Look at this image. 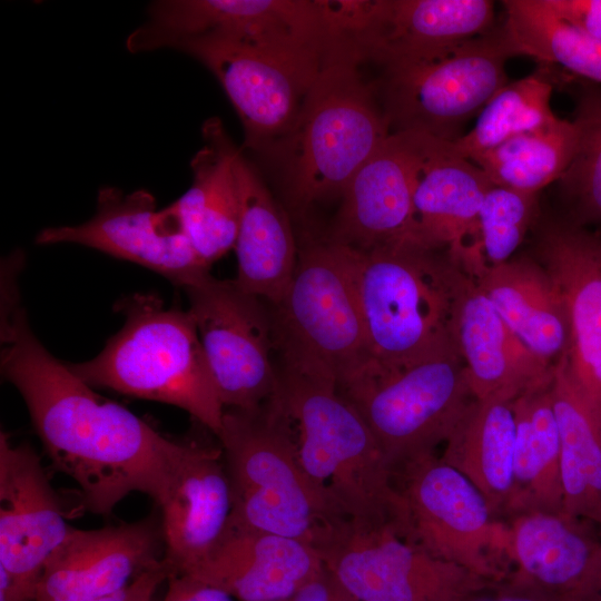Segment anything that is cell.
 <instances>
[{
	"label": "cell",
	"instance_id": "cell-1",
	"mask_svg": "<svg viewBox=\"0 0 601 601\" xmlns=\"http://www.w3.org/2000/svg\"><path fill=\"white\" fill-rule=\"evenodd\" d=\"M1 373L21 394L57 472L75 481L83 508L109 515L132 492L161 502L188 442L167 439L55 358L23 309L4 305Z\"/></svg>",
	"mask_w": 601,
	"mask_h": 601
},
{
	"label": "cell",
	"instance_id": "cell-2",
	"mask_svg": "<svg viewBox=\"0 0 601 601\" xmlns=\"http://www.w3.org/2000/svg\"><path fill=\"white\" fill-rule=\"evenodd\" d=\"M276 343L283 362L277 395L296 426L302 466L334 516L361 528H387L412 541L394 471L358 411L325 366Z\"/></svg>",
	"mask_w": 601,
	"mask_h": 601
},
{
	"label": "cell",
	"instance_id": "cell-3",
	"mask_svg": "<svg viewBox=\"0 0 601 601\" xmlns=\"http://www.w3.org/2000/svg\"><path fill=\"white\" fill-rule=\"evenodd\" d=\"M116 308L126 317L121 329L96 357L68 367L92 387L185 410L217 436L225 407L189 311L166 307L155 294Z\"/></svg>",
	"mask_w": 601,
	"mask_h": 601
},
{
	"label": "cell",
	"instance_id": "cell-4",
	"mask_svg": "<svg viewBox=\"0 0 601 601\" xmlns=\"http://www.w3.org/2000/svg\"><path fill=\"white\" fill-rule=\"evenodd\" d=\"M354 254L368 367L401 368L453 345L452 308L466 273L446 250L406 239Z\"/></svg>",
	"mask_w": 601,
	"mask_h": 601
},
{
	"label": "cell",
	"instance_id": "cell-5",
	"mask_svg": "<svg viewBox=\"0 0 601 601\" xmlns=\"http://www.w3.org/2000/svg\"><path fill=\"white\" fill-rule=\"evenodd\" d=\"M293 426L277 392L254 408H225L217 437L233 494L228 528L313 546L337 518L302 466Z\"/></svg>",
	"mask_w": 601,
	"mask_h": 601
},
{
	"label": "cell",
	"instance_id": "cell-6",
	"mask_svg": "<svg viewBox=\"0 0 601 601\" xmlns=\"http://www.w3.org/2000/svg\"><path fill=\"white\" fill-rule=\"evenodd\" d=\"M348 50L331 52L312 85L299 118L283 140L290 201L306 208L341 196L357 170L392 134L375 86Z\"/></svg>",
	"mask_w": 601,
	"mask_h": 601
},
{
	"label": "cell",
	"instance_id": "cell-7",
	"mask_svg": "<svg viewBox=\"0 0 601 601\" xmlns=\"http://www.w3.org/2000/svg\"><path fill=\"white\" fill-rule=\"evenodd\" d=\"M395 471L445 443L474 398L454 345L401 368H367L338 388Z\"/></svg>",
	"mask_w": 601,
	"mask_h": 601
},
{
	"label": "cell",
	"instance_id": "cell-8",
	"mask_svg": "<svg viewBox=\"0 0 601 601\" xmlns=\"http://www.w3.org/2000/svg\"><path fill=\"white\" fill-rule=\"evenodd\" d=\"M514 56L501 26L441 57L384 69L375 89L391 132L456 140L506 85L505 65Z\"/></svg>",
	"mask_w": 601,
	"mask_h": 601
},
{
	"label": "cell",
	"instance_id": "cell-9",
	"mask_svg": "<svg viewBox=\"0 0 601 601\" xmlns=\"http://www.w3.org/2000/svg\"><path fill=\"white\" fill-rule=\"evenodd\" d=\"M277 308L276 338L325 366L338 388L370 366L353 248L329 240L304 248Z\"/></svg>",
	"mask_w": 601,
	"mask_h": 601
},
{
	"label": "cell",
	"instance_id": "cell-10",
	"mask_svg": "<svg viewBox=\"0 0 601 601\" xmlns=\"http://www.w3.org/2000/svg\"><path fill=\"white\" fill-rule=\"evenodd\" d=\"M400 469L412 542L485 580H506L512 571L508 522L476 486L435 453Z\"/></svg>",
	"mask_w": 601,
	"mask_h": 601
},
{
	"label": "cell",
	"instance_id": "cell-11",
	"mask_svg": "<svg viewBox=\"0 0 601 601\" xmlns=\"http://www.w3.org/2000/svg\"><path fill=\"white\" fill-rule=\"evenodd\" d=\"M313 546L357 601H465L496 584L387 528L366 529L337 519Z\"/></svg>",
	"mask_w": 601,
	"mask_h": 601
},
{
	"label": "cell",
	"instance_id": "cell-12",
	"mask_svg": "<svg viewBox=\"0 0 601 601\" xmlns=\"http://www.w3.org/2000/svg\"><path fill=\"white\" fill-rule=\"evenodd\" d=\"M184 290L224 407L254 408L274 396L276 338L263 299L211 275Z\"/></svg>",
	"mask_w": 601,
	"mask_h": 601
},
{
	"label": "cell",
	"instance_id": "cell-13",
	"mask_svg": "<svg viewBox=\"0 0 601 601\" xmlns=\"http://www.w3.org/2000/svg\"><path fill=\"white\" fill-rule=\"evenodd\" d=\"M36 243L90 247L144 266L181 288L210 275V266L195 250L175 201L158 209L155 197L144 189L124 193L104 187L92 218L77 226L45 228Z\"/></svg>",
	"mask_w": 601,
	"mask_h": 601
},
{
	"label": "cell",
	"instance_id": "cell-14",
	"mask_svg": "<svg viewBox=\"0 0 601 601\" xmlns=\"http://www.w3.org/2000/svg\"><path fill=\"white\" fill-rule=\"evenodd\" d=\"M167 48L193 56L214 73L240 118L246 146L257 151L290 134L321 71L216 35L178 39Z\"/></svg>",
	"mask_w": 601,
	"mask_h": 601
},
{
	"label": "cell",
	"instance_id": "cell-15",
	"mask_svg": "<svg viewBox=\"0 0 601 601\" xmlns=\"http://www.w3.org/2000/svg\"><path fill=\"white\" fill-rule=\"evenodd\" d=\"M493 24L490 0H359L348 45L384 70L446 55Z\"/></svg>",
	"mask_w": 601,
	"mask_h": 601
},
{
	"label": "cell",
	"instance_id": "cell-16",
	"mask_svg": "<svg viewBox=\"0 0 601 601\" xmlns=\"http://www.w3.org/2000/svg\"><path fill=\"white\" fill-rule=\"evenodd\" d=\"M535 259L564 298L568 373L601 431V233L573 221H550L538 235Z\"/></svg>",
	"mask_w": 601,
	"mask_h": 601
},
{
	"label": "cell",
	"instance_id": "cell-17",
	"mask_svg": "<svg viewBox=\"0 0 601 601\" xmlns=\"http://www.w3.org/2000/svg\"><path fill=\"white\" fill-rule=\"evenodd\" d=\"M165 546L160 519L95 530L71 528L48 559L36 601H96L131 584L157 564Z\"/></svg>",
	"mask_w": 601,
	"mask_h": 601
},
{
	"label": "cell",
	"instance_id": "cell-18",
	"mask_svg": "<svg viewBox=\"0 0 601 601\" xmlns=\"http://www.w3.org/2000/svg\"><path fill=\"white\" fill-rule=\"evenodd\" d=\"M175 16L185 36L226 37L316 71L332 46L321 0H183Z\"/></svg>",
	"mask_w": 601,
	"mask_h": 601
},
{
	"label": "cell",
	"instance_id": "cell-19",
	"mask_svg": "<svg viewBox=\"0 0 601 601\" xmlns=\"http://www.w3.org/2000/svg\"><path fill=\"white\" fill-rule=\"evenodd\" d=\"M423 135L392 132L342 195L329 242L356 250L415 240L414 187Z\"/></svg>",
	"mask_w": 601,
	"mask_h": 601
},
{
	"label": "cell",
	"instance_id": "cell-20",
	"mask_svg": "<svg viewBox=\"0 0 601 601\" xmlns=\"http://www.w3.org/2000/svg\"><path fill=\"white\" fill-rule=\"evenodd\" d=\"M40 456L0 434V566L37 589L50 555L71 528Z\"/></svg>",
	"mask_w": 601,
	"mask_h": 601
},
{
	"label": "cell",
	"instance_id": "cell-21",
	"mask_svg": "<svg viewBox=\"0 0 601 601\" xmlns=\"http://www.w3.org/2000/svg\"><path fill=\"white\" fill-rule=\"evenodd\" d=\"M158 508L162 561L170 574L189 573L209 556L229 525L233 494L221 447L188 442Z\"/></svg>",
	"mask_w": 601,
	"mask_h": 601
},
{
	"label": "cell",
	"instance_id": "cell-22",
	"mask_svg": "<svg viewBox=\"0 0 601 601\" xmlns=\"http://www.w3.org/2000/svg\"><path fill=\"white\" fill-rule=\"evenodd\" d=\"M491 185L450 141L423 135L414 187L415 240L446 250L462 268L470 265L483 253L479 211Z\"/></svg>",
	"mask_w": 601,
	"mask_h": 601
},
{
	"label": "cell",
	"instance_id": "cell-23",
	"mask_svg": "<svg viewBox=\"0 0 601 601\" xmlns=\"http://www.w3.org/2000/svg\"><path fill=\"white\" fill-rule=\"evenodd\" d=\"M450 332L475 400L514 401L553 374L554 365L538 358L515 336L469 274L453 303Z\"/></svg>",
	"mask_w": 601,
	"mask_h": 601
},
{
	"label": "cell",
	"instance_id": "cell-24",
	"mask_svg": "<svg viewBox=\"0 0 601 601\" xmlns=\"http://www.w3.org/2000/svg\"><path fill=\"white\" fill-rule=\"evenodd\" d=\"M326 566L296 539L228 528L209 556L189 573L238 601H280L317 579Z\"/></svg>",
	"mask_w": 601,
	"mask_h": 601
},
{
	"label": "cell",
	"instance_id": "cell-25",
	"mask_svg": "<svg viewBox=\"0 0 601 601\" xmlns=\"http://www.w3.org/2000/svg\"><path fill=\"white\" fill-rule=\"evenodd\" d=\"M235 174L239 194V225L235 244L237 276L245 292L276 306L296 267L289 223L253 166L238 150Z\"/></svg>",
	"mask_w": 601,
	"mask_h": 601
},
{
	"label": "cell",
	"instance_id": "cell-26",
	"mask_svg": "<svg viewBox=\"0 0 601 601\" xmlns=\"http://www.w3.org/2000/svg\"><path fill=\"white\" fill-rule=\"evenodd\" d=\"M515 336L541 361L555 365L570 345V325L558 285L535 259L513 257L474 278Z\"/></svg>",
	"mask_w": 601,
	"mask_h": 601
},
{
	"label": "cell",
	"instance_id": "cell-27",
	"mask_svg": "<svg viewBox=\"0 0 601 601\" xmlns=\"http://www.w3.org/2000/svg\"><path fill=\"white\" fill-rule=\"evenodd\" d=\"M205 146L190 166L193 183L175 204L189 239L209 266L235 248L239 225V194L235 174L238 149L220 121L203 127Z\"/></svg>",
	"mask_w": 601,
	"mask_h": 601
},
{
	"label": "cell",
	"instance_id": "cell-28",
	"mask_svg": "<svg viewBox=\"0 0 601 601\" xmlns=\"http://www.w3.org/2000/svg\"><path fill=\"white\" fill-rule=\"evenodd\" d=\"M588 522L564 512L529 511L508 521L509 578L530 583L563 601L580 583L599 540Z\"/></svg>",
	"mask_w": 601,
	"mask_h": 601
},
{
	"label": "cell",
	"instance_id": "cell-29",
	"mask_svg": "<svg viewBox=\"0 0 601 601\" xmlns=\"http://www.w3.org/2000/svg\"><path fill=\"white\" fill-rule=\"evenodd\" d=\"M513 402L473 398L440 456L476 486L499 519L510 516L514 499Z\"/></svg>",
	"mask_w": 601,
	"mask_h": 601
},
{
	"label": "cell",
	"instance_id": "cell-30",
	"mask_svg": "<svg viewBox=\"0 0 601 601\" xmlns=\"http://www.w3.org/2000/svg\"><path fill=\"white\" fill-rule=\"evenodd\" d=\"M552 378L530 387L513 402L515 416L512 518L522 512H563L560 432L552 401Z\"/></svg>",
	"mask_w": 601,
	"mask_h": 601
},
{
	"label": "cell",
	"instance_id": "cell-31",
	"mask_svg": "<svg viewBox=\"0 0 601 601\" xmlns=\"http://www.w3.org/2000/svg\"><path fill=\"white\" fill-rule=\"evenodd\" d=\"M552 401L560 432L563 512L601 525V431L571 382L565 355L553 368Z\"/></svg>",
	"mask_w": 601,
	"mask_h": 601
},
{
	"label": "cell",
	"instance_id": "cell-32",
	"mask_svg": "<svg viewBox=\"0 0 601 601\" xmlns=\"http://www.w3.org/2000/svg\"><path fill=\"white\" fill-rule=\"evenodd\" d=\"M503 29L516 55L558 63L601 82V40L572 26L543 0H506Z\"/></svg>",
	"mask_w": 601,
	"mask_h": 601
},
{
	"label": "cell",
	"instance_id": "cell-33",
	"mask_svg": "<svg viewBox=\"0 0 601 601\" xmlns=\"http://www.w3.org/2000/svg\"><path fill=\"white\" fill-rule=\"evenodd\" d=\"M573 121L559 119L538 131L520 135L473 159L497 186L536 195L559 180L577 149Z\"/></svg>",
	"mask_w": 601,
	"mask_h": 601
},
{
	"label": "cell",
	"instance_id": "cell-34",
	"mask_svg": "<svg viewBox=\"0 0 601 601\" xmlns=\"http://www.w3.org/2000/svg\"><path fill=\"white\" fill-rule=\"evenodd\" d=\"M552 83L534 73L504 85L476 116L473 128L452 149L469 160L520 135L551 126L559 118L551 107Z\"/></svg>",
	"mask_w": 601,
	"mask_h": 601
},
{
	"label": "cell",
	"instance_id": "cell-35",
	"mask_svg": "<svg viewBox=\"0 0 601 601\" xmlns=\"http://www.w3.org/2000/svg\"><path fill=\"white\" fill-rule=\"evenodd\" d=\"M573 124L577 149L559 181L573 205V223H601V90L581 97Z\"/></svg>",
	"mask_w": 601,
	"mask_h": 601
},
{
	"label": "cell",
	"instance_id": "cell-36",
	"mask_svg": "<svg viewBox=\"0 0 601 601\" xmlns=\"http://www.w3.org/2000/svg\"><path fill=\"white\" fill-rule=\"evenodd\" d=\"M536 195L492 184L479 211L480 242L487 266L511 258L532 224Z\"/></svg>",
	"mask_w": 601,
	"mask_h": 601
},
{
	"label": "cell",
	"instance_id": "cell-37",
	"mask_svg": "<svg viewBox=\"0 0 601 601\" xmlns=\"http://www.w3.org/2000/svg\"><path fill=\"white\" fill-rule=\"evenodd\" d=\"M555 14L601 40V0H543Z\"/></svg>",
	"mask_w": 601,
	"mask_h": 601
},
{
	"label": "cell",
	"instance_id": "cell-38",
	"mask_svg": "<svg viewBox=\"0 0 601 601\" xmlns=\"http://www.w3.org/2000/svg\"><path fill=\"white\" fill-rule=\"evenodd\" d=\"M162 601H235L227 591L190 574H170Z\"/></svg>",
	"mask_w": 601,
	"mask_h": 601
},
{
	"label": "cell",
	"instance_id": "cell-39",
	"mask_svg": "<svg viewBox=\"0 0 601 601\" xmlns=\"http://www.w3.org/2000/svg\"><path fill=\"white\" fill-rule=\"evenodd\" d=\"M465 601H560L541 589L512 578L479 592Z\"/></svg>",
	"mask_w": 601,
	"mask_h": 601
},
{
	"label": "cell",
	"instance_id": "cell-40",
	"mask_svg": "<svg viewBox=\"0 0 601 601\" xmlns=\"http://www.w3.org/2000/svg\"><path fill=\"white\" fill-rule=\"evenodd\" d=\"M169 575L170 571L161 559L124 590L96 601H152L156 590Z\"/></svg>",
	"mask_w": 601,
	"mask_h": 601
},
{
	"label": "cell",
	"instance_id": "cell-41",
	"mask_svg": "<svg viewBox=\"0 0 601 601\" xmlns=\"http://www.w3.org/2000/svg\"><path fill=\"white\" fill-rule=\"evenodd\" d=\"M349 598L354 597L326 568L317 579L280 601H344Z\"/></svg>",
	"mask_w": 601,
	"mask_h": 601
},
{
	"label": "cell",
	"instance_id": "cell-42",
	"mask_svg": "<svg viewBox=\"0 0 601 601\" xmlns=\"http://www.w3.org/2000/svg\"><path fill=\"white\" fill-rule=\"evenodd\" d=\"M563 601H601V539L580 583Z\"/></svg>",
	"mask_w": 601,
	"mask_h": 601
},
{
	"label": "cell",
	"instance_id": "cell-43",
	"mask_svg": "<svg viewBox=\"0 0 601 601\" xmlns=\"http://www.w3.org/2000/svg\"><path fill=\"white\" fill-rule=\"evenodd\" d=\"M37 589L14 579L0 566V601H36Z\"/></svg>",
	"mask_w": 601,
	"mask_h": 601
},
{
	"label": "cell",
	"instance_id": "cell-44",
	"mask_svg": "<svg viewBox=\"0 0 601 601\" xmlns=\"http://www.w3.org/2000/svg\"><path fill=\"white\" fill-rule=\"evenodd\" d=\"M344 601H357L355 598H349V599H346Z\"/></svg>",
	"mask_w": 601,
	"mask_h": 601
}]
</instances>
